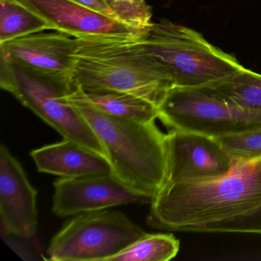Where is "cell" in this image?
I'll use <instances>...</instances> for the list:
<instances>
[{
    "label": "cell",
    "instance_id": "2e32d148",
    "mask_svg": "<svg viewBox=\"0 0 261 261\" xmlns=\"http://www.w3.org/2000/svg\"><path fill=\"white\" fill-rule=\"evenodd\" d=\"M0 44L51 30L49 24L16 0H0Z\"/></svg>",
    "mask_w": 261,
    "mask_h": 261
},
{
    "label": "cell",
    "instance_id": "9a60e30c",
    "mask_svg": "<svg viewBox=\"0 0 261 261\" xmlns=\"http://www.w3.org/2000/svg\"><path fill=\"white\" fill-rule=\"evenodd\" d=\"M207 85L239 109L261 113V74L244 67Z\"/></svg>",
    "mask_w": 261,
    "mask_h": 261
},
{
    "label": "cell",
    "instance_id": "e0dca14e",
    "mask_svg": "<svg viewBox=\"0 0 261 261\" xmlns=\"http://www.w3.org/2000/svg\"><path fill=\"white\" fill-rule=\"evenodd\" d=\"M179 241L171 233H145L110 261H168L176 256Z\"/></svg>",
    "mask_w": 261,
    "mask_h": 261
},
{
    "label": "cell",
    "instance_id": "ba28073f",
    "mask_svg": "<svg viewBox=\"0 0 261 261\" xmlns=\"http://www.w3.org/2000/svg\"><path fill=\"white\" fill-rule=\"evenodd\" d=\"M167 157L164 184L219 178L228 174L234 165L216 139L175 129L167 134Z\"/></svg>",
    "mask_w": 261,
    "mask_h": 261
},
{
    "label": "cell",
    "instance_id": "7c38bea8",
    "mask_svg": "<svg viewBox=\"0 0 261 261\" xmlns=\"http://www.w3.org/2000/svg\"><path fill=\"white\" fill-rule=\"evenodd\" d=\"M45 19L51 30L75 38L112 37L134 39L144 34L123 22L102 14L74 0H16Z\"/></svg>",
    "mask_w": 261,
    "mask_h": 261
},
{
    "label": "cell",
    "instance_id": "9c48e42d",
    "mask_svg": "<svg viewBox=\"0 0 261 261\" xmlns=\"http://www.w3.org/2000/svg\"><path fill=\"white\" fill-rule=\"evenodd\" d=\"M45 31L0 44V58L42 75L73 82L77 38Z\"/></svg>",
    "mask_w": 261,
    "mask_h": 261
},
{
    "label": "cell",
    "instance_id": "5b68a950",
    "mask_svg": "<svg viewBox=\"0 0 261 261\" xmlns=\"http://www.w3.org/2000/svg\"><path fill=\"white\" fill-rule=\"evenodd\" d=\"M0 62L2 89L13 94L64 139L106 157L100 140L88 122L67 98L76 87L72 81L42 75L4 59Z\"/></svg>",
    "mask_w": 261,
    "mask_h": 261
},
{
    "label": "cell",
    "instance_id": "ac0fdd59",
    "mask_svg": "<svg viewBox=\"0 0 261 261\" xmlns=\"http://www.w3.org/2000/svg\"><path fill=\"white\" fill-rule=\"evenodd\" d=\"M236 161L261 160V128L216 139Z\"/></svg>",
    "mask_w": 261,
    "mask_h": 261
},
{
    "label": "cell",
    "instance_id": "ffe728a7",
    "mask_svg": "<svg viewBox=\"0 0 261 261\" xmlns=\"http://www.w3.org/2000/svg\"><path fill=\"white\" fill-rule=\"evenodd\" d=\"M118 20L133 28L145 30L152 24V9L145 0H106Z\"/></svg>",
    "mask_w": 261,
    "mask_h": 261
},
{
    "label": "cell",
    "instance_id": "5bb4252c",
    "mask_svg": "<svg viewBox=\"0 0 261 261\" xmlns=\"http://www.w3.org/2000/svg\"><path fill=\"white\" fill-rule=\"evenodd\" d=\"M82 90L96 108L109 115L145 123L159 118L158 107L134 94L109 89Z\"/></svg>",
    "mask_w": 261,
    "mask_h": 261
},
{
    "label": "cell",
    "instance_id": "7a4b0ae2",
    "mask_svg": "<svg viewBox=\"0 0 261 261\" xmlns=\"http://www.w3.org/2000/svg\"><path fill=\"white\" fill-rule=\"evenodd\" d=\"M67 98L100 140L113 175L129 189L152 199L166 181L167 134L155 121H136L100 111L77 85Z\"/></svg>",
    "mask_w": 261,
    "mask_h": 261
},
{
    "label": "cell",
    "instance_id": "6da1fadb",
    "mask_svg": "<svg viewBox=\"0 0 261 261\" xmlns=\"http://www.w3.org/2000/svg\"><path fill=\"white\" fill-rule=\"evenodd\" d=\"M261 204V160L236 161L227 175L164 184L151 200L146 223L169 231L198 227L244 213Z\"/></svg>",
    "mask_w": 261,
    "mask_h": 261
},
{
    "label": "cell",
    "instance_id": "277c9868",
    "mask_svg": "<svg viewBox=\"0 0 261 261\" xmlns=\"http://www.w3.org/2000/svg\"><path fill=\"white\" fill-rule=\"evenodd\" d=\"M141 40L166 67L174 86H204L244 68L236 58L214 46L201 33L167 19L152 22Z\"/></svg>",
    "mask_w": 261,
    "mask_h": 261
},
{
    "label": "cell",
    "instance_id": "52a82bcc",
    "mask_svg": "<svg viewBox=\"0 0 261 261\" xmlns=\"http://www.w3.org/2000/svg\"><path fill=\"white\" fill-rule=\"evenodd\" d=\"M146 233L123 212L105 209L73 217L51 238L50 260L110 261Z\"/></svg>",
    "mask_w": 261,
    "mask_h": 261
},
{
    "label": "cell",
    "instance_id": "44dd1931",
    "mask_svg": "<svg viewBox=\"0 0 261 261\" xmlns=\"http://www.w3.org/2000/svg\"><path fill=\"white\" fill-rule=\"evenodd\" d=\"M74 1L85 6V7H89L95 11L99 12L102 14L106 15V16L118 20L115 13L107 4L106 0H74Z\"/></svg>",
    "mask_w": 261,
    "mask_h": 261
},
{
    "label": "cell",
    "instance_id": "3957f363",
    "mask_svg": "<svg viewBox=\"0 0 261 261\" xmlns=\"http://www.w3.org/2000/svg\"><path fill=\"white\" fill-rule=\"evenodd\" d=\"M74 85L129 93L160 106L173 81L140 38H77Z\"/></svg>",
    "mask_w": 261,
    "mask_h": 261
},
{
    "label": "cell",
    "instance_id": "30bf717a",
    "mask_svg": "<svg viewBox=\"0 0 261 261\" xmlns=\"http://www.w3.org/2000/svg\"><path fill=\"white\" fill-rule=\"evenodd\" d=\"M53 213L59 218L105 210L122 204L150 201L113 174L81 178H59L53 183Z\"/></svg>",
    "mask_w": 261,
    "mask_h": 261
},
{
    "label": "cell",
    "instance_id": "8fae6325",
    "mask_svg": "<svg viewBox=\"0 0 261 261\" xmlns=\"http://www.w3.org/2000/svg\"><path fill=\"white\" fill-rule=\"evenodd\" d=\"M38 192L23 167L0 146V220L2 234L32 239L37 233Z\"/></svg>",
    "mask_w": 261,
    "mask_h": 261
},
{
    "label": "cell",
    "instance_id": "8992f818",
    "mask_svg": "<svg viewBox=\"0 0 261 261\" xmlns=\"http://www.w3.org/2000/svg\"><path fill=\"white\" fill-rule=\"evenodd\" d=\"M158 108L169 129L215 139L261 128V113L239 109L208 85L172 87Z\"/></svg>",
    "mask_w": 261,
    "mask_h": 261
},
{
    "label": "cell",
    "instance_id": "d6986e66",
    "mask_svg": "<svg viewBox=\"0 0 261 261\" xmlns=\"http://www.w3.org/2000/svg\"><path fill=\"white\" fill-rule=\"evenodd\" d=\"M195 232L261 234V204L244 213L198 227Z\"/></svg>",
    "mask_w": 261,
    "mask_h": 261
},
{
    "label": "cell",
    "instance_id": "4fadbf2b",
    "mask_svg": "<svg viewBox=\"0 0 261 261\" xmlns=\"http://www.w3.org/2000/svg\"><path fill=\"white\" fill-rule=\"evenodd\" d=\"M30 155L39 172L60 178L113 174L106 157L68 139L33 149Z\"/></svg>",
    "mask_w": 261,
    "mask_h": 261
}]
</instances>
